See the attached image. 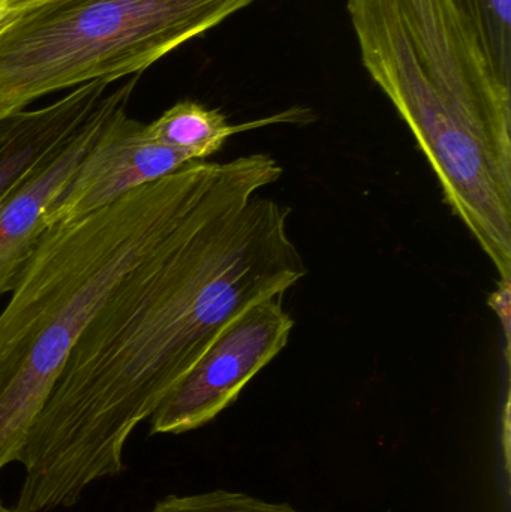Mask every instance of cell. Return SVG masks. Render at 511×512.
<instances>
[{
	"label": "cell",
	"instance_id": "obj_13",
	"mask_svg": "<svg viewBox=\"0 0 511 512\" xmlns=\"http://www.w3.org/2000/svg\"><path fill=\"white\" fill-rule=\"evenodd\" d=\"M38 2V0H0L2 5V14L5 12L14 11V9L21 8V6L30 5V3Z\"/></svg>",
	"mask_w": 511,
	"mask_h": 512
},
{
	"label": "cell",
	"instance_id": "obj_7",
	"mask_svg": "<svg viewBox=\"0 0 511 512\" xmlns=\"http://www.w3.org/2000/svg\"><path fill=\"white\" fill-rule=\"evenodd\" d=\"M191 162L188 156L150 137L147 126L131 119L128 107L122 108L48 210L47 227L77 221Z\"/></svg>",
	"mask_w": 511,
	"mask_h": 512
},
{
	"label": "cell",
	"instance_id": "obj_12",
	"mask_svg": "<svg viewBox=\"0 0 511 512\" xmlns=\"http://www.w3.org/2000/svg\"><path fill=\"white\" fill-rule=\"evenodd\" d=\"M489 303L494 307L495 312L500 315L506 331L507 342L510 340V280H500L497 291L489 298Z\"/></svg>",
	"mask_w": 511,
	"mask_h": 512
},
{
	"label": "cell",
	"instance_id": "obj_9",
	"mask_svg": "<svg viewBox=\"0 0 511 512\" xmlns=\"http://www.w3.org/2000/svg\"><path fill=\"white\" fill-rule=\"evenodd\" d=\"M290 113L257 122L230 125L218 110H209L194 101L177 102L155 122L149 123L147 132L159 143L188 156L192 162L204 161L215 155L228 138L239 132L260 128L270 123L293 122Z\"/></svg>",
	"mask_w": 511,
	"mask_h": 512
},
{
	"label": "cell",
	"instance_id": "obj_10",
	"mask_svg": "<svg viewBox=\"0 0 511 512\" xmlns=\"http://www.w3.org/2000/svg\"><path fill=\"white\" fill-rule=\"evenodd\" d=\"M150 512H300L290 504H272L245 493L213 490L191 496H167Z\"/></svg>",
	"mask_w": 511,
	"mask_h": 512
},
{
	"label": "cell",
	"instance_id": "obj_5",
	"mask_svg": "<svg viewBox=\"0 0 511 512\" xmlns=\"http://www.w3.org/2000/svg\"><path fill=\"white\" fill-rule=\"evenodd\" d=\"M294 319L282 295L240 313L150 417L152 435H182L215 420L288 345Z\"/></svg>",
	"mask_w": 511,
	"mask_h": 512
},
{
	"label": "cell",
	"instance_id": "obj_8",
	"mask_svg": "<svg viewBox=\"0 0 511 512\" xmlns=\"http://www.w3.org/2000/svg\"><path fill=\"white\" fill-rule=\"evenodd\" d=\"M111 84L90 81L44 107L0 119V203L101 107Z\"/></svg>",
	"mask_w": 511,
	"mask_h": 512
},
{
	"label": "cell",
	"instance_id": "obj_11",
	"mask_svg": "<svg viewBox=\"0 0 511 512\" xmlns=\"http://www.w3.org/2000/svg\"><path fill=\"white\" fill-rule=\"evenodd\" d=\"M495 53L511 68V0H465Z\"/></svg>",
	"mask_w": 511,
	"mask_h": 512
},
{
	"label": "cell",
	"instance_id": "obj_1",
	"mask_svg": "<svg viewBox=\"0 0 511 512\" xmlns=\"http://www.w3.org/2000/svg\"><path fill=\"white\" fill-rule=\"evenodd\" d=\"M282 173L264 153L219 164L179 230L114 289L30 429L15 510L72 507L93 481L119 475L132 430L219 333L308 274L288 234L290 207L260 195Z\"/></svg>",
	"mask_w": 511,
	"mask_h": 512
},
{
	"label": "cell",
	"instance_id": "obj_14",
	"mask_svg": "<svg viewBox=\"0 0 511 512\" xmlns=\"http://www.w3.org/2000/svg\"><path fill=\"white\" fill-rule=\"evenodd\" d=\"M0 512H20L17 510H11V508L3 507V505H0Z\"/></svg>",
	"mask_w": 511,
	"mask_h": 512
},
{
	"label": "cell",
	"instance_id": "obj_2",
	"mask_svg": "<svg viewBox=\"0 0 511 512\" xmlns=\"http://www.w3.org/2000/svg\"><path fill=\"white\" fill-rule=\"evenodd\" d=\"M360 57L444 200L511 279V68L465 0H347Z\"/></svg>",
	"mask_w": 511,
	"mask_h": 512
},
{
	"label": "cell",
	"instance_id": "obj_6",
	"mask_svg": "<svg viewBox=\"0 0 511 512\" xmlns=\"http://www.w3.org/2000/svg\"><path fill=\"white\" fill-rule=\"evenodd\" d=\"M135 86L137 75L110 89L83 126L0 203V297L17 285L48 230V210L68 188L114 114L128 107Z\"/></svg>",
	"mask_w": 511,
	"mask_h": 512
},
{
	"label": "cell",
	"instance_id": "obj_3",
	"mask_svg": "<svg viewBox=\"0 0 511 512\" xmlns=\"http://www.w3.org/2000/svg\"><path fill=\"white\" fill-rule=\"evenodd\" d=\"M195 161L48 228L0 312V471L18 462L75 343L123 279L162 248L212 185Z\"/></svg>",
	"mask_w": 511,
	"mask_h": 512
},
{
	"label": "cell",
	"instance_id": "obj_4",
	"mask_svg": "<svg viewBox=\"0 0 511 512\" xmlns=\"http://www.w3.org/2000/svg\"><path fill=\"white\" fill-rule=\"evenodd\" d=\"M255 0H38L0 15V119L90 81L114 83Z\"/></svg>",
	"mask_w": 511,
	"mask_h": 512
},
{
	"label": "cell",
	"instance_id": "obj_15",
	"mask_svg": "<svg viewBox=\"0 0 511 512\" xmlns=\"http://www.w3.org/2000/svg\"><path fill=\"white\" fill-rule=\"evenodd\" d=\"M2 5H0V15H2Z\"/></svg>",
	"mask_w": 511,
	"mask_h": 512
}]
</instances>
